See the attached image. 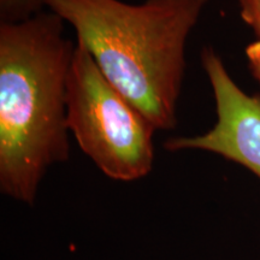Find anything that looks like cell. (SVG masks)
<instances>
[{
	"label": "cell",
	"mask_w": 260,
	"mask_h": 260,
	"mask_svg": "<svg viewBox=\"0 0 260 260\" xmlns=\"http://www.w3.org/2000/svg\"><path fill=\"white\" fill-rule=\"evenodd\" d=\"M209 0H47L107 81L157 130L174 129L186 46Z\"/></svg>",
	"instance_id": "cell-2"
},
{
	"label": "cell",
	"mask_w": 260,
	"mask_h": 260,
	"mask_svg": "<svg viewBox=\"0 0 260 260\" xmlns=\"http://www.w3.org/2000/svg\"><path fill=\"white\" fill-rule=\"evenodd\" d=\"M201 64L213 89L216 124L201 135L168 139L164 148L170 152H212L260 178V96L248 95L234 82L212 47H204Z\"/></svg>",
	"instance_id": "cell-4"
},
{
	"label": "cell",
	"mask_w": 260,
	"mask_h": 260,
	"mask_svg": "<svg viewBox=\"0 0 260 260\" xmlns=\"http://www.w3.org/2000/svg\"><path fill=\"white\" fill-rule=\"evenodd\" d=\"M47 0H0V23L24 21L44 11Z\"/></svg>",
	"instance_id": "cell-5"
},
{
	"label": "cell",
	"mask_w": 260,
	"mask_h": 260,
	"mask_svg": "<svg viewBox=\"0 0 260 260\" xmlns=\"http://www.w3.org/2000/svg\"><path fill=\"white\" fill-rule=\"evenodd\" d=\"M243 21L251 27L260 40V0H236Z\"/></svg>",
	"instance_id": "cell-6"
},
{
	"label": "cell",
	"mask_w": 260,
	"mask_h": 260,
	"mask_svg": "<svg viewBox=\"0 0 260 260\" xmlns=\"http://www.w3.org/2000/svg\"><path fill=\"white\" fill-rule=\"evenodd\" d=\"M68 128L79 147L107 177H145L154 161L157 128L104 76L76 42L68 76Z\"/></svg>",
	"instance_id": "cell-3"
},
{
	"label": "cell",
	"mask_w": 260,
	"mask_h": 260,
	"mask_svg": "<svg viewBox=\"0 0 260 260\" xmlns=\"http://www.w3.org/2000/svg\"><path fill=\"white\" fill-rule=\"evenodd\" d=\"M48 10L0 23V190L32 205L52 165L69 159L67 90L76 45Z\"/></svg>",
	"instance_id": "cell-1"
},
{
	"label": "cell",
	"mask_w": 260,
	"mask_h": 260,
	"mask_svg": "<svg viewBox=\"0 0 260 260\" xmlns=\"http://www.w3.org/2000/svg\"><path fill=\"white\" fill-rule=\"evenodd\" d=\"M246 57L248 59L249 69L260 83V40L252 42L246 48Z\"/></svg>",
	"instance_id": "cell-7"
}]
</instances>
